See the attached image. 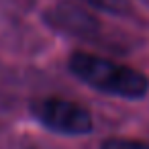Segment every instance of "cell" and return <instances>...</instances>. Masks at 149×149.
<instances>
[{"instance_id": "obj_2", "label": "cell", "mask_w": 149, "mask_h": 149, "mask_svg": "<svg viewBox=\"0 0 149 149\" xmlns=\"http://www.w3.org/2000/svg\"><path fill=\"white\" fill-rule=\"evenodd\" d=\"M31 114L47 131H53V133L65 135V137L88 135L94 127L90 110L84 108L82 104L65 100V98L35 100L31 104Z\"/></svg>"}, {"instance_id": "obj_4", "label": "cell", "mask_w": 149, "mask_h": 149, "mask_svg": "<svg viewBox=\"0 0 149 149\" xmlns=\"http://www.w3.org/2000/svg\"><path fill=\"white\" fill-rule=\"evenodd\" d=\"M100 149H149V143L133 139H106L100 143Z\"/></svg>"}, {"instance_id": "obj_3", "label": "cell", "mask_w": 149, "mask_h": 149, "mask_svg": "<svg viewBox=\"0 0 149 149\" xmlns=\"http://www.w3.org/2000/svg\"><path fill=\"white\" fill-rule=\"evenodd\" d=\"M84 2L100 13L112 15V17H125L131 15V2L129 0H84Z\"/></svg>"}, {"instance_id": "obj_1", "label": "cell", "mask_w": 149, "mask_h": 149, "mask_svg": "<svg viewBox=\"0 0 149 149\" xmlns=\"http://www.w3.org/2000/svg\"><path fill=\"white\" fill-rule=\"evenodd\" d=\"M68 68L80 82L108 96L139 100L149 92V78L145 74L106 57L78 51L68 59Z\"/></svg>"}]
</instances>
